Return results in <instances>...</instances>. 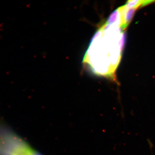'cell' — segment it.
<instances>
[{"instance_id": "1", "label": "cell", "mask_w": 155, "mask_h": 155, "mask_svg": "<svg viewBox=\"0 0 155 155\" xmlns=\"http://www.w3.org/2000/svg\"><path fill=\"white\" fill-rule=\"evenodd\" d=\"M2 144L1 155H41L14 135L6 137Z\"/></svg>"}, {"instance_id": "2", "label": "cell", "mask_w": 155, "mask_h": 155, "mask_svg": "<svg viewBox=\"0 0 155 155\" xmlns=\"http://www.w3.org/2000/svg\"><path fill=\"white\" fill-rule=\"evenodd\" d=\"M107 24H116L120 28L121 22L120 14L119 8L116 9L110 15L109 18L105 23Z\"/></svg>"}, {"instance_id": "3", "label": "cell", "mask_w": 155, "mask_h": 155, "mask_svg": "<svg viewBox=\"0 0 155 155\" xmlns=\"http://www.w3.org/2000/svg\"><path fill=\"white\" fill-rule=\"evenodd\" d=\"M145 1H129L127 2L126 4L124 5L125 7L127 9L134 8H138L143 4Z\"/></svg>"}]
</instances>
